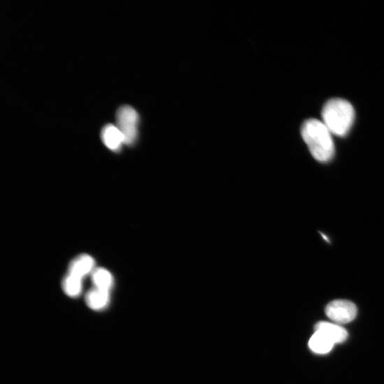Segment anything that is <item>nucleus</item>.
Instances as JSON below:
<instances>
[{
	"instance_id": "obj_10",
	"label": "nucleus",
	"mask_w": 384,
	"mask_h": 384,
	"mask_svg": "<svg viewBox=\"0 0 384 384\" xmlns=\"http://www.w3.org/2000/svg\"><path fill=\"white\" fill-rule=\"evenodd\" d=\"M92 278L96 288L110 292L113 287V276L106 269L99 268L95 269Z\"/></svg>"
},
{
	"instance_id": "obj_9",
	"label": "nucleus",
	"mask_w": 384,
	"mask_h": 384,
	"mask_svg": "<svg viewBox=\"0 0 384 384\" xmlns=\"http://www.w3.org/2000/svg\"><path fill=\"white\" fill-rule=\"evenodd\" d=\"M334 344L323 334L315 332L309 341V347L315 353L327 354L333 348Z\"/></svg>"
},
{
	"instance_id": "obj_5",
	"label": "nucleus",
	"mask_w": 384,
	"mask_h": 384,
	"mask_svg": "<svg viewBox=\"0 0 384 384\" xmlns=\"http://www.w3.org/2000/svg\"><path fill=\"white\" fill-rule=\"evenodd\" d=\"M96 262L92 256L82 254L77 256L69 264V273L81 279L92 274L95 271Z\"/></svg>"
},
{
	"instance_id": "obj_8",
	"label": "nucleus",
	"mask_w": 384,
	"mask_h": 384,
	"mask_svg": "<svg viewBox=\"0 0 384 384\" xmlns=\"http://www.w3.org/2000/svg\"><path fill=\"white\" fill-rule=\"evenodd\" d=\"M110 292L94 287L85 296V304L94 311L106 309L110 303Z\"/></svg>"
},
{
	"instance_id": "obj_1",
	"label": "nucleus",
	"mask_w": 384,
	"mask_h": 384,
	"mask_svg": "<svg viewBox=\"0 0 384 384\" xmlns=\"http://www.w3.org/2000/svg\"><path fill=\"white\" fill-rule=\"evenodd\" d=\"M301 134L315 159L321 162H327L332 159L334 145L332 133L322 121L308 120L302 126Z\"/></svg>"
},
{
	"instance_id": "obj_6",
	"label": "nucleus",
	"mask_w": 384,
	"mask_h": 384,
	"mask_svg": "<svg viewBox=\"0 0 384 384\" xmlns=\"http://www.w3.org/2000/svg\"><path fill=\"white\" fill-rule=\"evenodd\" d=\"M315 329L328 337L334 345L344 343L348 337L347 330L336 324L320 322L315 325Z\"/></svg>"
},
{
	"instance_id": "obj_11",
	"label": "nucleus",
	"mask_w": 384,
	"mask_h": 384,
	"mask_svg": "<svg viewBox=\"0 0 384 384\" xmlns=\"http://www.w3.org/2000/svg\"><path fill=\"white\" fill-rule=\"evenodd\" d=\"M62 287L68 296L77 297L83 291V279L69 273L63 280Z\"/></svg>"
},
{
	"instance_id": "obj_4",
	"label": "nucleus",
	"mask_w": 384,
	"mask_h": 384,
	"mask_svg": "<svg viewBox=\"0 0 384 384\" xmlns=\"http://www.w3.org/2000/svg\"><path fill=\"white\" fill-rule=\"evenodd\" d=\"M325 313L327 316L336 324H347L355 319L357 308L351 301L336 300L327 306Z\"/></svg>"
},
{
	"instance_id": "obj_3",
	"label": "nucleus",
	"mask_w": 384,
	"mask_h": 384,
	"mask_svg": "<svg viewBox=\"0 0 384 384\" xmlns=\"http://www.w3.org/2000/svg\"><path fill=\"white\" fill-rule=\"evenodd\" d=\"M139 115L130 106H123L116 113V126L121 132L127 145L134 144L138 136Z\"/></svg>"
},
{
	"instance_id": "obj_7",
	"label": "nucleus",
	"mask_w": 384,
	"mask_h": 384,
	"mask_svg": "<svg viewBox=\"0 0 384 384\" xmlns=\"http://www.w3.org/2000/svg\"><path fill=\"white\" fill-rule=\"evenodd\" d=\"M101 139L104 144L111 150L118 152L124 143V138L115 125L108 124L104 127L101 131Z\"/></svg>"
},
{
	"instance_id": "obj_2",
	"label": "nucleus",
	"mask_w": 384,
	"mask_h": 384,
	"mask_svg": "<svg viewBox=\"0 0 384 384\" xmlns=\"http://www.w3.org/2000/svg\"><path fill=\"white\" fill-rule=\"evenodd\" d=\"M355 112L352 104L346 100L334 99L327 101L322 112V122L332 134L343 137L351 129Z\"/></svg>"
}]
</instances>
